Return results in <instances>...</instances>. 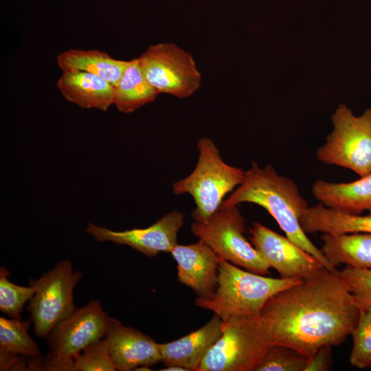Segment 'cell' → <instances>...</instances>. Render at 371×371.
Segmentation results:
<instances>
[{"label":"cell","instance_id":"1","mask_svg":"<svg viewBox=\"0 0 371 371\" xmlns=\"http://www.w3.org/2000/svg\"><path fill=\"white\" fill-rule=\"evenodd\" d=\"M359 308L346 284L324 267L269 298L260 318L272 345L311 357L351 335Z\"/></svg>","mask_w":371,"mask_h":371},{"label":"cell","instance_id":"2","mask_svg":"<svg viewBox=\"0 0 371 371\" xmlns=\"http://www.w3.org/2000/svg\"><path fill=\"white\" fill-rule=\"evenodd\" d=\"M243 203H254L265 208L286 237L337 274V268L328 262L302 228L300 219L308 203L292 179L279 175L270 165L260 168L253 162L245 171L242 183L223 200L221 207H229Z\"/></svg>","mask_w":371,"mask_h":371},{"label":"cell","instance_id":"3","mask_svg":"<svg viewBox=\"0 0 371 371\" xmlns=\"http://www.w3.org/2000/svg\"><path fill=\"white\" fill-rule=\"evenodd\" d=\"M301 280L267 277L220 258L215 292L210 297H198L195 305L223 320L233 315L260 316L269 298Z\"/></svg>","mask_w":371,"mask_h":371},{"label":"cell","instance_id":"4","mask_svg":"<svg viewBox=\"0 0 371 371\" xmlns=\"http://www.w3.org/2000/svg\"><path fill=\"white\" fill-rule=\"evenodd\" d=\"M199 156L197 164L187 177L172 186L176 194H190L196 208L194 221L204 223L221 207L225 196L243 181L245 171L227 164L212 140L200 138L197 143Z\"/></svg>","mask_w":371,"mask_h":371},{"label":"cell","instance_id":"5","mask_svg":"<svg viewBox=\"0 0 371 371\" xmlns=\"http://www.w3.org/2000/svg\"><path fill=\"white\" fill-rule=\"evenodd\" d=\"M221 329L198 371H255L272 345L260 317L230 316Z\"/></svg>","mask_w":371,"mask_h":371},{"label":"cell","instance_id":"6","mask_svg":"<svg viewBox=\"0 0 371 371\" xmlns=\"http://www.w3.org/2000/svg\"><path fill=\"white\" fill-rule=\"evenodd\" d=\"M333 131L316 152L317 159L363 177L371 171V107L356 116L340 104L331 117Z\"/></svg>","mask_w":371,"mask_h":371},{"label":"cell","instance_id":"7","mask_svg":"<svg viewBox=\"0 0 371 371\" xmlns=\"http://www.w3.org/2000/svg\"><path fill=\"white\" fill-rule=\"evenodd\" d=\"M245 223L238 205L220 207L206 222L192 223L191 231L219 258L251 272L267 275L271 267L245 237Z\"/></svg>","mask_w":371,"mask_h":371},{"label":"cell","instance_id":"8","mask_svg":"<svg viewBox=\"0 0 371 371\" xmlns=\"http://www.w3.org/2000/svg\"><path fill=\"white\" fill-rule=\"evenodd\" d=\"M109 317L98 300L76 308L46 337L49 352L44 370L73 371L74 357L105 336Z\"/></svg>","mask_w":371,"mask_h":371},{"label":"cell","instance_id":"9","mask_svg":"<svg viewBox=\"0 0 371 371\" xmlns=\"http://www.w3.org/2000/svg\"><path fill=\"white\" fill-rule=\"evenodd\" d=\"M82 276L70 260H63L40 278L30 280L35 291L27 310L37 337H46L76 310L73 292Z\"/></svg>","mask_w":371,"mask_h":371},{"label":"cell","instance_id":"10","mask_svg":"<svg viewBox=\"0 0 371 371\" xmlns=\"http://www.w3.org/2000/svg\"><path fill=\"white\" fill-rule=\"evenodd\" d=\"M138 58L145 77L159 94L184 98L201 86V75L192 55L174 43L150 45Z\"/></svg>","mask_w":371,"mask_h":371},{"label":"cell","instance_id":"11","mask_svg":"<svg viewBox=\"0 0 371 371\" xmlns=\"http://www.w3.org/2000/svg\"><path fill=\"white\" fill-rule=\"evenodd\" d=\"M251 243L281 278L303 280L324 265L313 255L262 224L256 222L249 229Z\"/></svg>","mask_w":371,"mask_h":371},{"label":"cell","instance_id":"12","mask_svg":"<svg viewBox=\"0 0 371 371\" xmlns=\"http://www.w3.org/2000/svg\"><path fill=\"white\" fill-rule=\"evenodd\" d=\"M183 223V214L175 210L146 228L116 232L89 223L87 232L98 242L110 241L128 245L148 257H153L161 252H171L177 245V234Z\"/></svg>","mask_w":371,"mask_h":371},{"label":"cell","instance_id":"13","mask_svg":"<svg viewBox=\"0 0 371 371\" xmlns=\"http://www.w3.org/2000/svg\"><path fill=\"white\" fill-rule=\"evenodd\" d=\"M104 337L116 370L129 371L161 361L159 344L115 318L109 317Z\"/></svg>","mask_w":371,"mask_h":371},{"label":"cell","instance_id":"14","mask_svg":"<svg viewBox=\"0 0 371 371\" xmlns=\"http://www.w3.org/2000/svg\"><path fill=\"white\" fill-rule=\"evenodd\" d=\"M177 263L179 281L192 289L199 297H210L217 287L220 258L202 240L177 245L170 252Z\"/></svg>","mask_w":371,"mask_h":371},{"label":"cell","instance_id":"15","mask_svg":"<svg viewBox=\"0 0 371 371\" xmlns=\"http://www.w3.org/2000/svg\"><path fill=\"white\" fill-rule=\"evenodd\" d=\"M222 322L214 314L201 328L179 339L159 344L161 362L166 366H176L198 371L205 356L221 335Z\"/></svg>","mask_w":371,"mask_h":371},{"label":"cell","instance_id":"16","mask_svg":"<svg viewBox=\"0 0 371 371\" xmlns=\"http://www.w3.org/2000/svg\"><path fill=\"white\" fill-rule=\"evenodd\" d=\"M312 194L319 203L341 212L371 213V171L357 180L347 183L318 179L312 186Z\"/></svg>","mask_w":371,"mask_h":371},{"label":"cell","instance_id":"17","mask_svg":"<svg viewBox=\"0 0 371 371\" xmlns=\"http://www.w3.org/2000/svg\"><path fill=\"white\" fill-rule=\"evenodd\" d=\"M57 87L69 102L83 109L106 111L113 104L114 86L93 74L76 70L63 71Z\"/></svg>","mask_w":371,"mask_h":371},{"label":"cell","instance_id":"18","mask_svg":"<svg viewBox=\"0 0 371 371\" xmlns=\"http://www.w3.org/2000/svg\"><path fill=\"white\" fill-rule=\"evenodd\" d=\"M300 221L306 234H371V213L364 216L346 214L328 208L321 203L308 206L300 217Z\"/></svg>","mask_w":371,"mask_h":371},{"label":"cell","instance_id":"19","mask_svg":"<svg viewBox=\"0 0 371 371\" xmlns=\"http://www.w3.org/2000/svg\"><path fill=\"white\" fill-rule=\"evenodd\" d=\"M321 250L335 268L345 264L356 269H371V234H323Z\"/></svg>","mask_w":371,"mask_h":371},{"label":"cell","instance_id":"20","mask_svg":"<svg viewBox=\"0 0 371 371\" xmlns=\"http://www.w3.org/2000/svg\"><path fill=\"white\" fill-rule=\"evenodd\" d=\"M57 65L63 71H82L97 75L116 86L128 61L117 60L98 49H69L60 53Z\"/></svg>","mask_w":371,"mask_h":371},{"label":"cell","instance_id":"21","mask_svg":"<svg viewBox=\"0 0 371 371\" xmlns=\"http://www.w3.org/2000/svg\"><path fill=\"white\" fill-rule=\"evenodd\" d=\"M159 93L149 83L140 67L138 58L128 64L116 86L113 104L122 113H130L153 102Z\"/></svg>","mask_w":371,"mask_h":371},{"label":"cell","instance_id":"22","mask_svg":"<svg viewBox=\"0 0 371 371\" xmlns=\"http://www.w3.org/2000/svg\"><path fill=\"white\" fill-rule=\"evenodd\" d=\"M30 322L21 317H0V354L39 357V348L28 334Z\"/></svg>","mask_w":371,"mask_h":371},{"label":"cell","instance_id":"23","mask_svg":"<svg viewBox=\"0 0 371 371\" xmlns=\"http://www.w3.org/2000/svg\"><path fill=\"white\" fill-rule=\"evenodd\" d=\"M351 335L353 339L350 355L352 366L363 369L371 366V308L359 309L357 325Z\"/></svg>","mask_w":371,"mask_h":371},{"label":"cell","instance_id":"24","mask_svg":"<svg viewBox=\"0 0 371 371\" xmlns=\"http://www.w3.org/2000/svg\"><path fill=\"white\" fill-rule=\"evenodd\" d=\"M308 357L293 348L271 345L255 371H305Z\"/></svg>","mask_w":371,"mask_h":371},{"label":"cell","instance_id":"25","mask_svg":"<svg viewBox=\"0 0 371 371\" xmlns=\"http://www.w3.org/2000/svg\"><path fill=\"white\" fill-rule=\"evenodd\" d=\"M9 271L4 267L0 268V310L12 318L21 317L24 304L30 301L34 294L31 285L20 286L8 279Z\"/></svg>","mask_w":371,"mask_h":371},{"label":"cell","instance_id":"26","mask_svg":"<svg viewBox=\"0 0 371 371\" xmlns=\"http://www.w3.org/2000/svg\"><path fill=\"white\" fill-rule=\"evenodd\" d=\"M106 338L91 344L74 358L73 371H115Z\"/></svg>","mask_w":371,"mask_h":371},{"label":"cell","instance_id":"27","mask_svg":"<svg viewBox=\"0 0 371 371\" xmlns=\"http://www.w3.org/2000/svg\"><path fill=\"white\" fill-rule=\"evenodd\" d=\"M337 275L348 287L359 309L371 308V269L346 266Z\"/></svg>","mask_w":371,"mask_h":371},{"label":"cell","instance_id":"28","mask_svg":"<svg viewBox=\"0 0 371 371\" xmlns=\"http://www.w3.org/2000/svg\"><path fill=\"white\" fill-rule=\"evenodd\" d=\"M333 363L332 346L324 345L308 357L305 371H328L331 370Z\"/></svg>","mask_w":371,"mask_h":371},{"label":"cell","instance_id":"29","mask_svg":"<svg viewBox=\"0 0 371 371\" xmlns=\"http://www.w3.org/2000/svg\"><path fill=\"white\" fill-rule=\"evenodd\" d=\"M161 370H183L186 371L187 370L180 367V366H166V368L162 369Z\"/></svg>","mask_w":371,"mask_h":371},{"label":"cell","instance_id":"30","mask_svg":"<svg viewBox=\"0 0 371 371\" xmlns=\"http://www.w3.org/2000/svg\"><path fill=\"white\" fill-rule=\"evenodd\" d=\"M370 370H371V366H370Z\"/></svg>","mask_w":371,"mask_h":371}]
</instances>
